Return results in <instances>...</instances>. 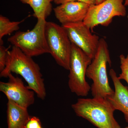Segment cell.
Masks as SVG:
<instances>
[{
  "instance_id": "6da1fadb",
  "label": "cell",
  "mask_w": 128,
  "mask_h": 128,
  "mask_svg": "<svg viewBox=\"0 0 128 128\" xmlns=\"http://www.w3.org/2000/svg\"><path fill=\"white\" fill-rule=\"evenodd\" d=\"M20 75L28 84V86L41 100L46 96L44 80L39 65L32 57L26 55L18 48L13 46L8 50L6 67L0 72L1 77H7L10 73Z\"/></svg>"
},
{
  "instance_id": "7a4b0ae2",
  "label": "cell",
  "mask_w": 128,
  "mask_h": 128,
  "mask_svg": "<svg viewBox=\"0 0 128 128\" xmlns=\"http://www.w3.org/2000/svg\"><path fill=\"white\" fill-rule=\"evenodd\" d=\"M76 114L98 128H121L114 116L115 109L107 98H80L72 105Z\"/></svg>"
},
{
  "instance_id": "3957f363",
  "label": "cell",
  "mask_w": 128,
  "mask_h": 128,
  "mask_svg": "<svg viewBox=\"0 0 128 128\" xmlns=\"http://www.w3.org/2000/svg\"><path fill=\"white\" fill-rule=\"evenodd\" d=\"M112 64L107 43L100 39L96 55L88 68L86 76L92 81L91 86L93 97L107 98L114 93L110 87L107 72V64Z\"/></svg>"
},
{
  "instance_id": "277c9868",
  "label": "cell",
  "mask_w": 128,
  "mask_h": 128,
  "mask_svg": "<svg viewBox=\"0 0 128 128\" xmlns=\"http://www.w3.org/2000/svg\"><path fill=\"white\" fill-rule=\"evenodd\" d=\"M46 22V19H38L32 30L16 32L8 41L26 55L32 57L50 54L45 32Z\"/></svg>"
},
{
  "instance_id": "5b68a950",
  "label": "cell",
  "mask_w": 128,
  "mask_h": 128,
  "mask_svg": "<svg viewBox=\"0 0 128 128\" xmlns=\"http://www.w3.org/2000/svg\"><path fill=\"white\" fill-rule=\"evenodd\" d=\"M92 59L77 46L72 43L68 76V86L77 96H86L91 87L86 80L88 68Z\"/></svg>"
},
{
  "instance_id": "8992f818",
  "label": "cell",
  "mask_w": 128,
  "mask_h": 128,
  "mask_svg": "<svg viewBox=\"0 0 128 128\" xmlns=\"http://www.w3.org/2000/svg\"><path fill=\"white\" fill-rule=\"evenodd\" d=\"M45 32L50 54L59 65L69 70L72 43L66 31L62 25L47 22Z\"/></svg>"
},
{
  "instance_id": "52a82bcc",
  "label": "cell",
  "mask_w": 128,
  "mask_h": 128,
  "mask_svg": "<svg viewBox=\"0 0 128 128\" xmlns=\"http://www.w3.org/2000/svg\"><path fill=\"white\" fill-rule=\"evenodd\" d=\"M124 0H105L98 4L90 6L83 22L92 32L98 25L107 26L115 16H125L126 8Z\"/></svg>"
},
{
  "instance_id": "ba28073f",
  "label": "cell",
  "mask_w": 128,
  "mask_h": 128,
  "mask_svg": "<svg viewBox=\"0 0 128 128\" xmlns=\"http://www.w3.org/2000/svg\"><path fill=\"white\" fill-rule=\"evenodd\" d=\"M71 43L80 49L93 59L98 44L99 37L92 33V31L83 22L62 25Z\"/></svg>"
},
{
  "instance_id": "9c48e42d",
  "label": "cell",
  "mask_w": 128,
  "mask_h": 128,
  "mask_svg": "<svg viewBox=\"0 0 128 128\" xmlns=\"http://www.w3.org/2000/svg\"><path fill=\"white\" fill-rule=\"evenodd\" d=\"M7 77V82H0V91L8 100L28 109L34 103V92L25 86L22 79L14 76L12 73H9Z\"/></svg>"
},
{
  "instance_id": "30bf717a",
  "label": "cell",
  "mask_w": 128,
  "mask_h": 128,
  "mask_svg": "<svg viewBox=\"0 0 128 128\" xmlns=\"http://www.w3.org/2000/svg\"><path fill=\"white\" fill-rule=\"evenodd\" d=\"M90 5L79 2H64L54 8V15L62 25L84 22Z\"/></svg>"
},
{
  "instance_id": "8fae6325",
  "label": "cell",
  "mask_w": 128,
  "mask_h": 128,
  "mask_svg": "<svg viewBox=\"0 0 128 128\" xmlns=\"http://www.w3.org/2000/svg\"><path fill=\"white\" fill-rule=\"evenodd\" d=\"M109 74L114 85V93L107 98L115 110L122 113L128 124V88L122 84L113 69L110 70Z\"/></svg>"
},
{
  "instance_id": "7c38bea8",
  "label": "cell",
  "mask_w": 128,
  "mask_h": 128,
  "mask_svg": "<svg viewBox=\"0 0 128 128\" xmlns=\"http://www.w3.org/2000/svg\"><path fill=\"white\" fill-rule=\"evenodd\" d=\"M31 116L27 108L8 100L7 104L8 128H25Z\"/></svg>"
},
{
  "instance_id": "4fadbf2b",
  "label": "cell",
  "mask_w": 128,
  "mask_h": 128,
  "mask_svg": "<svg viewBox=\"0 0 128 128\" xmlns=\"http://www.w3.org/2000/svg\"><path fill=\"white\" fill-rule=\"evenodd\" d=\"M31 6L37 19H46L52 10L51 0H18Z\"/></svg>"
},
{
  "instance_id": "5bb4252c",
  "label": "cell",
  "mask_w": 128,
  "mask_h": 128,
  "mask_svg": "<svg viewBox=\"0 0 128 128\" xmlns=\"http://www.w3.org/2000/svg\"><path fill=\"white\" fill-rule=\"evenodd\" d=\"M24 20L18 22H11L9 18L2 15L0 16V43L2 45V38L9 35L20 28L19 25Z\"/></svg>"
},
{
  "instance_id": "9a60e30c",
  "label": "cell",
  "mask_w": 128,
  "mask_h": 128,
  "mask_svg": "<svg viewBox=\"0 0 128 128\" xmlns=\"http://www.w3.org/2000/svg\"><path fill=\"white\" fill-rule=\"evenodd\" d=\"M121 73L118 76L119 80H124L128 86V54L125 57L123 54L120 56Z\"/></svg>"
},
{
  "instance_id": "2e32d148",
  "label": "cell",
  "mask_w": 128,
  "mask_h": 128,
  "mask_svg": "<svg viewBox=\"0 0 128 128\" xmlns=\"http://www.w3.org/2000/svg\"><path fill=\"white\" fill-rule=\"evenodd\" d=\"M8 48H6L3 45H0V72H1L5 68L7 60Z\"/></svg>"
},
{
  "instance_id": "e0dca14e",
  "label": "cell",
  "mask_w": 128,
  "mask_h": 128,
  "mask_svg": "<svg viewBox=\"0 0 128 128\" xmlns=\"http://www.w3.org/2000/svg\"><path fill=\"white\" fill-rule=\"evenodd\" d=\"M25 128H43L39 118L31 116L25 126Z\"/></svg>"
},
{
  "instance_id": "ac0fdd59",
  "label": "cell",
  "mask_w": 128,
  "mask_h": 128,
  "mask_svg": "<svg viewBox=\"0 0 128 128\" xmlns=\"http://www.w3.org/2000/svg\"><path fill=\"white\" fill-rule=\"evenodd\" d=\"M72 1L82 2L90 6L96 4V0H56L54 2L56 4L60 5L64 2Z\"/></svg>"
},
{
  "instance_id": "d6986e66",
  "label": "cell",
  "mask_w": 128,
  "mask_h": 128,
  "mask_svg": "<svg viewBox=\"0 0 128 128\" xmlns=\"http://www.w3.org/2000/svg\"><path fill=\"white\" fill-rule=\"evenodd\" d=\"M105 0H96V4H98L103 2Z\"/></svg>"
},
{
  "instance_id": "ffe728a7",
  "label": "cell",
  "mask_w": 128,
  "mask_h": 128,
  "mask_svg": "<svg viewBox=\"0 0 128 128\" xmlns=\"http://www.w3.org/2000/svg\"><path fill=\"white\" fill-rule=\"evenodd\" d=\"M124 5L125 6H128V0H125Z\"/></svg>"
},
{
  "instance_id": "44dd1931",
  "label": "cell",
  "mask_w": 128,
  "mask_h": 128,
  "mask_svg": "<svg viewBox=\"0 0 128 128\" xmlns=\"http://www.w3.org/2000/svg\"><path fill=\"white\" fill-rule=\"evenodd\" d=\"M52 0V1H54L56 0Z\"/></svg>"
},
{
  "instance_id": "7402d4cb",
  "label": "cell",
  "mask_w": 128,
  "mask_h": 128,
  "mask_svg": "<svg viewBox=\"0 0 128 128\" xmlns=\"http://www.w3.org/2000/svg\"><path fill=\"white\" fill-rule=\"evenodd\" d=\"M128 128V127H126V128Z\"/></svg>"
},
{
  "instance_id": "603a6c76",
  "label": "cell",
  "mask_w": 128,
  "mask_h": 128,
  "mask_svg": "<svg viewBox=\"0 0 128 128\" xmlns=\"http://www.w3.org/2000/svg\"></svg>"
}]
</instances>
